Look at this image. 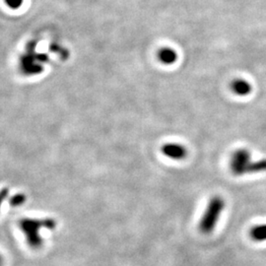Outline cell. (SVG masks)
Wrapping results in <instances>:
<instances>
[{
	"label": "cell",
	"mask_w": 266,
	"mask_h": 266,
	"mask_svg": "<svg viewBox=\"0 0 266 266\" xmlns=\"http://www.w3.org/2000/svg\"><path fill=\"white\" fill-rule=\"evenodd\" d=\"M230 88L232 92L240 97H245L250 95L252 91L251 83L245 79H235L231 84Z\"/></svg>",
	"instance_id": "cell-5"
},
{
	"label": "cell",
	"mask_w": 266,
	"mask_h": 266,
	"mask_svg": "<svg viewBox=\"0 0 266 266\" xmlns=\"http://www.w3.org/2000/svg\"><path fill=\"white\" fill-rule=\"evenodd\" d=\"M157 58L163 64L172 65L177 62V52L172 47H163L158 51Z\"/></svg>",
	"instance_id": "cell-6"
},
{
	"label": "cell",
	"mask_w": 266,
	"mask_h": 266,
	"mask_svg": "<svg viewBox=\"0 0 266 266\" xmlns=\"http://www.w3.org/2000/svg\"><path fill=\"white\" fill-rule=\"evenodd\" d=\"M25 200V196L24 195H15L14 197L11 200V204L14 206L21 205Z\"/></svg>",
	"instance_id": "cell-10"
},
{
	"label": "cell",
	"mask_w": 266,
	"mask_h": 266,
	"mask_svg": "<svg viewBox=\"0 0 266 266\" xmlns=\"http://www.w3.org/2000/svg\"><path fill=\"white\" fill-rule=\"evenodd\" d=\"M250 236L251 240L260 243L266 241V224L263 225H256L252 227L250 231Z\"/></svg>",
	"instance_id": "cell-8"
},
{
	"label": "cell",
	"mask_w": 266,
	"mask_h": 266,
	"mask_svg": "<svg viewBox=\"0 0 266 266\" xmlns=\"http://www.w3.org/2000/svg\"><path fill=\"white\" fill-rule=\"evenodd\" d=\"M163 154L173 160L180 161L187 158L188 150L187 148L177 143H167L164 144L161 148Z\"/></svg>",
	"instance_id": "cell-4"
},
{
	"label": "cell",
	"mask_w": 266,
	"mask_h": 266,
	"mask_svg": "<svg viewBox=\"0 0 266 266\" xmlns=\"http://www.w3.org/2000/svg\"><path fill=\"white\" fill-rule=\"evenodd\" d=\"M266 172V159L257 160L254 162L249 163L245 170V175H251V174H258V173H264Z\"/></svg>",
	"instance_id": "cell-7"
},
{
	"label": "cell",
	"mask_w": 266,
	"mask_h": 266,
	"mask_svg": "<svg viewBox=\"0 0 266 266\" xmlns=\"http://www.w3.org/2000/svg\"><path fill=\"white\" fill-rule=\"evenodd\" d=\"M225 200L221 196H214L210 199L205 212L199 222V231L202 234L208 235L215 230L222 212L225 209Z\"/></svg>",
	"instance_id": "cell-1"
},
{
	"label": "cell",
	"mask_w": 266,
	"mask_h": 266,
	"mask_svg": "<svg viewBox=\"0 0 266 266\" xmlns=\"http://www.w3.org/2000/svg\"><path fill=\"white\" fill-rule=\"evenodd\" d=\"M6 5L11 9H18L22 6L24 0H4Z\"/></svg>",
	"instance_id": "cell-9"
},
{
	"label": "cell",
	"mask_w": 266,
	"mask_h": 266,
	"mask_svg": "<svg viewBox=\"0 0 266 266\" xmlns=\"http://www.w3.org/2000/svg\"><path fill=\"white\" fill-rule=\"evenodd\" d=\"M20 225H21V229L25 233V236H27V241L30 246L33 248H38L42 245V238L39 236V231L44 227L48 229L54 228L55 221L25 219L21 221Z\"/></svg>",
	"instance_id": "cell-2"
},
{
	"label": "cell",
	"mask_w": 266,
	"mask_h": 266,
	"mask_svg": "<svg viewBox=\"0 0 266 266\" xmlns=\"http://www.w3.org/2000/svg\"><path fill=\"white\" fill-rule=\"evenodd\" d=\"M0 263H1V257H0Z\"/></svg>",
	"instance_id": "cell-12"
},
{
	"label": "cell",
	"mask_w": 266,
	"mask_h": 266,
	"mask_svg": "<svg viewBox=\"0 0 266 266\" xmlns=\"http://www.w3.org/2000/svg\"><path fill=\"white\" fill-rule=\"evenodd\" d=\"M6 193H7V191H2L0 192V205H1V202L3 201V199L6 197Z\"/></svg>",
	"instance_id": "cell-11"
},
{
	"label": "cell",
	"mask_w": 266,
	"mask_h": 266,
	"mask_svg": "<svg viewBox=\"0 0 266 266\" xmlns=\"http://www.w3.org/2000/svg\"><path fill=\"white\" fill-rule=\"evenodd\" d=\"M251 152L248 149L241 148L236 150L232 154L229 163L231 173L236 177L244 176L245 170L249 165V163L251 162Z\"/></svg>",
	"instance_id": "cell-3"
}]
</instances>
